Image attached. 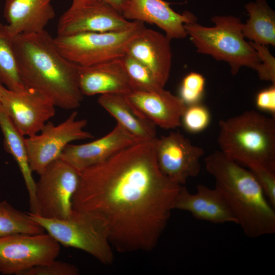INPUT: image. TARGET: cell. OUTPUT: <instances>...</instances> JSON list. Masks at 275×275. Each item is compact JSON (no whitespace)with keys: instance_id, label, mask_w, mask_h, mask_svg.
<instances>
[{"instance_id":"19","label":"cell","mask_w":275,"mask_h":275,"mask_svg":"<svg viewBox=\"0 0 275 275\" xmlns=\"http://www.w3.org/2000/svg\"><path fill=\"white\" fill-rule=\"evenodd\" d=\"M173 209L187 211L197 219L213 224H237L236 218L218 190L203 184L197 185L195 194L190 193L182 185Z\"/></svg>"},{"instance_id":"2","label":"cell","mask_w":275,"mask_h":275,"mask_svg":"<svg viewBox=\"0 0 275 275\" xmlns=\"http://www.w3.org/2000/svg\"><path fill=\"white\" fill-rule=\"evenodd\" d=\"M14 50L23 85L49 98L56 107L75 109L84 95L78 84V66L66 59L46 31L14 38Z\"/></svg>"},{"instance_id":"18","label":"cell","mask_w":275,"mask_h":275,"mask_svg":"<svg viewBox=\"0 0 275 275\" xmlns=\"http://www.w3.org/2000/svg\"><path fill=\"white\" fill-rule=\"evenodd\" d=\"M78 80L84 96L126 95L133 91L122 58L89 66H78Z\"/></svg>"},{"instance_id":"22","label":"cell","mask_w":275,"mask_h":275,"mask_svg":"<svg viewBox=\"0 0 275 275\" xmlns=\"http://www.w3.org/2000/svg\"><path fill=\"white\" fill-rule=\"evenodd\" d=\"M0 128L4 136V146L16 162L27 189L31 213L38 214L36 201V182L32 175L25 142L21 134L0 103Z\"/></svg>"},{"instance_id":"29","label":"cell","mask_w":275,"mask_h":275,"mask_svg":"<svg viewBox=\"0 0 275 275\" xmlns=\"http://www.w3.org/2000/svg\"><path fill=\"white\" fill-rule=\"evenodd\" d=\"M79 270L74 265L69 263L57 261L41 265L32 267L20 275H77Z\"/></svg>"},{"instance_id":"13","label":"cell","mask_w":275,"mask_h":275,"mask_svg":"<svg viewBox=\"0 0 275 275\" xmlns=\"http://www.w3.org/2000/svg\"><path fill=\"white\" fill-rule=\"evenodd\" d=\"M157 163L162 173L173 182L183 185L200 172L204 150L191 143L178 131L155 139Z\"/></svg>"},{"instance_id":"6","label":"cell","mask_w":275,"mask_h":275,"mask_svg":"<svg viewBox=\"0 0 275 275\" xmlns=\"http://www.w3.org/2000/svg\"><path fill=\"white\" fill-rule=\"evenodd\" d=\"M145 28L144 23L133 21L121 31L57 35L53 39L66 59L78 66H89L122 58L130 42Z\"/></svg>"},{"instance_id":"34","label":"cell","mask_w":275,"mask_h":275,"mask_svg":"<svg viewBox=\"0 0 275 275\" xmlns=\"http://www.w3.org/2000/svg\"><path fill=\"white\" fill-rule=\"evenodd\" d=\"M2 84L0 82V87ZM0 101H1V91H0Z\"/></svg>"},{"instance_id":"31","label":"cell","mask_w":275,"mask_h":275,"mask_svg":"<svg viewBox=\"0 0 275 275\" xmlns=\"http://www.w3.org/2000/svg\"><path fill=\"white\" fill-rule=\"evenodd\" d=\"M270 204L275 207V171L257 166L249 168Z\"/></svg>"},{"instance_id":"30","label":"cell","mask_w":275,"mask_h":275,"mask_svg":"<svg viewBox=\"0 0 275 275\" xmlns=\"http://www.w3.org/2000/svg\"><path fill=\"white\" fill-rule=\"evenodd\" d=\"M256 50L261 62L256 70L260 79L271 81L275 84V59L265 45L249 42Z\"/></svg>"},{"instance_id":"3","label":"cell","mask_w":275,"mask_h":275,"mask_svg":"<svg viewBox=\"0 0 275 275\" xmlns=\"http://www.w3.org/2000/svg\"><path fill=\"white\" fill-rule=\"evenodd\" d=\"M206 169L245 235L251 238L275 233V207L250 170L216 151L205 158Z\"/></svg>"},{"instance_id":"11","label":"cell","mask_w":275,"mask_h":275,"mask_svg":"<svg viewBox=\"0 0 275 275\" xmlns=\"http://www.w3.org/2000/svg\"><path fill=\"white\" fill-rule=\"evenodd\" d=\"M0 91L2 107L24 137L37 134L56 114L53 101L36 90H12L2 84Z\"/></svg>"},{"instance_id":"16","label":"cell","mask_w":275,"mask_h":275,"mask_svg":"<svg viewBox=\"0 0 275 275\" xmlns=\"http://www.w3.org/2000/svg\"><path fill=\"white\" fill-rule=\"evenodd\" d=\"M133 108L155 126L166 129L181 126L186 105L178 96L162 88L151 92L132 91L125 95Z\"/></svg>"},{"instance_id":"4","label":"cell","mask_w":275,"mask_h":275,"mask_svg":"<svg viewBox=\"0 0 275 275\" xmlns=\"http://www.w3.org/2000/svg\"><path fill=\"white\" fill-rule=\"evenodd\" d=\"M221 151L248 168L260 166L275 171V120L254 110L221 120Z\"/></svg>"},{"instance_id":"12","label":"cell","mask_w":275,"mask_h":275,"mask_svg":"<svg viewBox=\"0 0 275 275\" xmlns=\"http://www.w3.org/2000/svg\"><path fill=\"white\" fill-rule=\"evenodd\" d=\"M132 22L102 0H72L59 19L57 35L118 31Z\"/></svg>"},{"instance_id":"10","label":"cell","mask_w":275,"mask_h":275,"mask_svg":"<svg viewBox=\"0 0 275 275\" xmlns=\"http://www.w3.org/2000/svg\"><path fill=\"white\" fill-rule=\"evenodd\" d=\"M60 244L48 233H20L0 237V273L20 275L55 260Z\"/></svg>"},{"instance_id":"1","label":"cell","mask_w":275,"mask_h":275,"mask_svg":"<svg viewBox=\"0 0 275 275\" xmlns=\"http://www.w3.org/2000/svg\"><path fill=\"white\" fill-rule=\"evenodd\" d=\"M155 139L138 142L79 173L73 209L94 216L120 253L155 247L182 186L159 170Z\"/></svg>"},{"instance_id":"5","label":"cell","mask_w":275,"mask_h":275,"mask_svg":"<svg viewBox=\"0 0 275 275\" xmlns=\"http://www.w3.org/2000/svg\"><path fill=\"white\" fill-rule=\"evenodd\" d=\"M211 21L214 24L212 27L197 22L184 25L197 52L228 63L233 75L243 66L256 71L261 60L256 50L245 40L241 19L232 15H216Z\"/></svg>"},{"instance_id":"15","label":"cell","mask_w":275,"mask_h":275,"mask_svg":"<svg viewBox=\"0 0 275 275\" xmlns=\"http://www.w3.org/2000/svg\"><path fill=\"white\" fill-rule=\"evenodd\" d=\"M122 15L129 21L155 24L171 40L184 39L187 36L184 24L197 21L189 11L178 13L164 0H128Z\"/></svg>"},{"instance_id":"24","label":"cell","mask_w":275,"mask_h":275,"mask_svg":"<svg viewBox=\"0 0 275 275\" xmlns=\"http://www.w3.org/2000/svg\"><path fill=\"white\" fill-rule=\"evenodd\" d=\"M14 37L6 24L0 23V82L9 89L17 90L25 86L20 76L14 50Z\"/></svg>"},{"instance_id":"27","label":"cell","mask_w":275,"mask_h":275,"mask_svg":"<svg viewBox=\"0 0 275 275\" xmlns=\"http://www.w3.org/2000/svg\"><path fill=\"white\" fill-rule=\"evenodd\" d=\"M210 121L208 109L200 102L186 106L181 118V125L191 133L204 130L208 127Z\"/></svg>"},{"instance_id":"7","label":"cell","mask_w":275,"mask_h":275,"mask_svg":"<svg viewBox=\"0 0 275 275\" xmlns=\"http://www.w3.org/2000/svg\"><path fill=\"white\" fill-rule=\"evenodd\" d=\"M60 244L81 250L105 265L114 261L113 247L99 221L89 213L73 209L65 219L28 212Z\"/></svg>"},{"instance_id":"20","label":"cell","mask_w":275,"mask_h":275,"mask_svg":"<svg viewBox=\"0 0 275 275\" xmlns=\"http://www.w3.org/2000/svg\"><path fill=\"white\" fill-rule=\"evenodd\" d=\"M53 0H6L4 16L14 36L35 33L45 27L56 16Z\"/></svg>"},{"instance_id":"21","label":"cell","mask_w":275,"mask_h":275,"mask_svg":"<svg viewBox=\"0 0 275 275\" xmlns=\"http://www.w3.org/2000/svg\"><path fill=\"white\" fill-rule=\"evenodd\" d=\"M99 105L126 130L142 141L156 138V126L139 114L124 95L105 94L98 98Z\"/></svg>"},{"instance_id":"25","label":"cell","mask_w":275,"mask_h":275,"mask_svg":"<svg viewBox=\"0 0 275 275\" xmlns=\"http://www.w3.org/2000/svg\"><path fill=\"white\" fill-rule=\"evenodd\" d=\"M44 231L28 212L16 209L6 200L0 201V237L20 233L38 234Z\"/></svg>"},{"instance_id":"28","label":"cell","mask_w":275,"mask_h":275,"mask_svg":"<svg viewBox=\"0 0 275 275\" xmlns=\"http://www.w3.org/2000/svg\"><path fill=\"white\" fill-rule=\"evenodd\" d=\"M205 79L200 73L191 72L183 79L178 96L186 106L197 103L204 91Z\"/></svg>"},{"instance_id":"26","label":"cell","mask_w":275,"mask_h":275,"mask_svg":"<svg viewBox=\"0 0 275 275\" xmlns=\"http://www.w3.org/2000/svg\"><path fill=\"white\" fill-rule=\"evenodd\" d=\"M122 61L133 91L151 92L163 88L142 63L127 54L122 57Z\"/></svg>"},{"instance_id":"14","label":"cell","mask_w":275,"mask_h":275,"mask_svg":"<svg viewBox=\"0 0 275 275\" xmlns=\"http://www.w3.org/2000/svg\"><path fill=\"white\" fill-rule=\"evenodd\" d=\"M143 141L117 123L109 132L95 141L68 144L59 158L79 171L107 160L123 149Z\"/></svg>"},{"instance_id":"23","label":"cell","mask_w":275,"mask_h":275,"mask_svg":"<svg viewBox=\"0 0 275 275\" xmlns=\"http://www.w3.org/2000/svg\"><path fill=\"white\" fill-rule=\"evenodd\" d=\"M249 17L242 32L250 41L275 46V13L266 0H254L244 5Z\"/></svg>"},{"instance_id":"17","label":"cell","mask_w":275,"mask_h":275,"mask_svg":"<svg viewBox=\"0 0 275 275\" xmlns=\"http://www.w3.org/2000/svg\"><path fill=\"white\" fill-rule=\"evenodd\" d=\"M126 54L147 67L164 88L170 75L172 59L171 40L165 35L146 28L130 42Z\"/></svg>"},{"instance_id":"8","label":"cell","mask_w":275,"mask_h":275,"mask_svg":"<svg viewBox=\"0 0 275 275\" xmlns=\"http://www.w3.org/2000/svg\"><path fill=\"white\" fill-rule=\"evenodd\" d=\"M79 173L61 158L48 164L36 182L37 214L49 218H67L73 209L72 199L77 188Z\"/></svg>"},{"instance_id":"33","label":"cell","mask_w":275,"mask_h":275,"mask_svg":"<svg viewBox=\"0 0 275 275\" xmlns=\"http://www.w3.org/2000/svg\"><path fill=\"white\" fill-rule=\"evenodd\" d=\"M113 7L122 14L128 0H102Z\"/></svg>"},{"instance_id":"9","label":"cell","mask_w":275,"mask_h":275,"mask_svg":"<svg viewBox=\"0 0 275 275\" xmlns=\"http://www.w3.org/2000/svg\"><path fill=\"white\" fill-rule=\"evenodd\" d=\"M77 115L78 112L74 111L58 125L49 121L37 134L25 138L32 172L40 174L48 164L60 157L71 142L94 138L84 129L87 120L77 119Z\"/></svg>"},{"instance_id":"32","label":"cell","mask_w":275,"mask_h":275,"mask_svg":"<svg viewBox=\"0 0 275 275\" xmlns=\"http://www.w3.org/2000/svg\"><path fill=\"white\" fill-rule=\"evenodd\" d=\"M256 104L261 110L275 114V84H272L257 94Z\"/></svg>"}]
</instances>
